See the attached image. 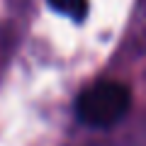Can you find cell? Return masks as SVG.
<instances>
[{
	"mask_svg": "<svg viewBox=\"0 0 146 146\" xmlns=\"http://www.w3.org/2000/svg\"><path fill=\"white\" fill-rule=\"evenodd\" d=\"M49 5L58 15L71 17L73 22H83L88 17V0H49Z\"/></svg>",
	"mask_w": 146,
	"mask_h": 146,
	"instance_id": "7a4b0ae2",
	"label": "cell"
},
{
	"mask_svg": "<svg viewBox=\"0 0 146 146\" xmlns=\"http://www.w3.org/2000/svg\"><path fill=\"white\" fill-rule=\"evenodd\" d=\"M131 90L117 80H98L88 85L76 100V115L83 124L105 129L112 127L129 112Z\"/></svg>",
	"mask_w": 146,
	"mask_h": 146,
	"instance_id": "6da1fadb",
	"label": "cell"
}]
</instances>
